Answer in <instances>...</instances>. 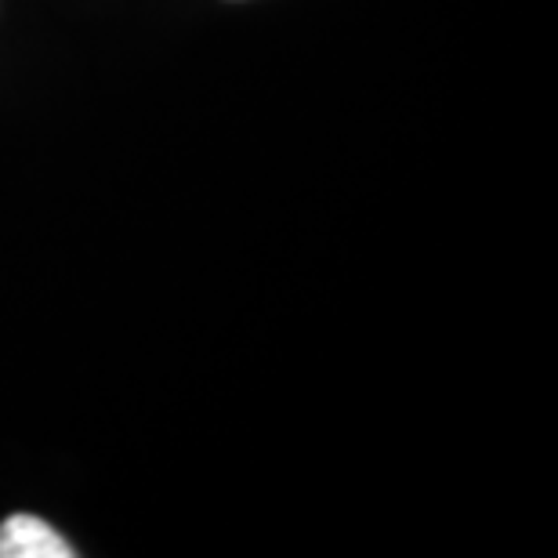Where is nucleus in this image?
Masks as SVG:
<instances>
[{
  "label": "nucleus",
  "instance_id": "obj_1",
  "mask_svg": "<svg viewBox=\"0 0 558 558\" xmlns=\"http://www.w3.org/2000/svg\"><path fill=\"white\" fill-rule=\"evenodd\" d=\"M76 551L37 515H11L0 526V558H73Z\"/></svg>",
  "mask_w": 558,
  "mask_h": 558
}]
</instances>
